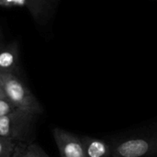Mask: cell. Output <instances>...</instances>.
<instances>
[{"label":"cell","mask_w":157,"mask_h":157,"mask_svg":"<svg viewBox=\"0 0 157 157\" xmlns=\"http://www.w3.org/2000/svg\"><path fill=\"white\" fill-rule=\"evenodd\" d=\"M0 81L3 96L16 109L37 116L42 113L41 105L17 74L0 73Z\"/></svg>","instance_id":"cell-1"},{"label":"cell","mask_w":157,"mask_h":157,"mask_svg":"<svg viewBox=\"0 0 157 157\" xmlns=\"http://www.w3.org/2000/svg\"><path fill=\"white\" fill-rule=\"evenodd\" d=\"M37 115L15 109L0 118V136L17 144H30Z\"/></svg>","instance_id":"cell-2"},{"label":"cell","mask_w":157,"mask_h":157,"mask_svg":"<svg viewBox=\"0 0 157 157\" xmlns=\"http://www.w3.org/2000/svg\"><path fill=\"white\" fill-rule=\"evenodd\" d=\"M157 155V136L130 137L112 147V157H152Z\"/></svg>","instance_id":"cell-3"},{"label":"cell","mask_w":157,"mask_h":157,"mask_svg":"<svg viewBox=\"0 0 157 157\" xmlns=\"http://www.w3.org/2000/svg\"><path fill=\"white\" fill-rule=\"evenodd\" d=\"M52 135L61 157H86L81 136L61 128H55Z\"/></svg>","instance_id":"cell-4"},{"label":"cell","mask_w":157,"mask_h":157,"mask_svg":"<svg viewBox=\"0 0 157 157\" xmlns=\"http://www.w3.org/2000/svg\"><path fill=\"white\" fill-rule=\"evenodd\" d=\"M18 45L16 42L0 46V73L17 74L18 71Z\"/></svg>","instance_id":"cell-5"},{"label":"cell","mask_w":157,"mask_h":157,"mask_svg":"<svg viewBox=\"0 0 157 157\" xmlns=\"http://www.w3.org/2000/svg\"><path fill=\"white\" fill-rule=\"evenodd\" d=\"M86 157H112V147L104 140L87 135L81 136Z\"/></svg>","instance_id":"cell-6"},{"label":"cell","mask_w":157,"mask_h":157,"mask_svg":"<svg viewBox=\"0 0 157 157\" xmlns=\"http://www.w3.org/2000/svg\"><path fill=\"white\" fill-rule=\"evenodd\" d=\"M24 6L38 23L43 24L51 14L52 2L50 0H23Z\"/></svg>","instance_id":"cell-7"},{"label":"cell","mask_w":157,"mask_h":157,"mask_svg":"<svg viewBox=\"0 0 157 157\" xmlns=\"http://www.w3.org/2000/svg\"><path fill=\"white\" fill-rule=\"evenodd\" d=\"M16 155L17 157H50L40 146L32 143L20 144Z\"/></svg>","instance_id":"cell-8"},{"label":"cell","mask_w":157,"mask_h":157,"mask_svg":"<svg viewBox=\"0 0 157 157\" xmlns=\"http://www.w3.org/2000/svg\"><path fill=\"white\" fill-rule=\"evenodd\" d=\"M20 144L0 136V157H14Z\"/></svg>","instance_id":"cell-9"},{"label":"cell","mask_w":157,"mask_h":157,"mask_svg":"<svg viewBox=\"0 0 157 157\" xmlns=\"http://www.w3.org/2000/svg\"><path fill=\"white\" fill-rule=\"evenodd\" d=\"M17 109L5 97H0V118Z\"/></svg>","instance_id":"cell-10"},{"label":"cell","mask_w":157,"mask_h":157,"mask_svg":"<svg viewBox=\"0 0 157 157\" xmlns=\"http://www.w3.org/2000/svg\"><path fill=\"white\" fill-rule=\"evenodd\" d=\"M0 6L3 7L24 6V1L23 0H0Z\"/></svg>","instance_id":"cell-11"},{"label":"cell","mask_w":157,"mask_h":157,"mask_svg":"<svg viewBox=\"0 0 157 157\" xmlns=\"http://www.w3.org/2000/svg\"><path fill=\"white\" fill-rule=\"evenodd\" d=\"M0 97H4L3 92H2V88H1V81H0Z\"/></svg>","instance_id":"cell-12"},{"label":"cell","mask_w":157,"mask_h":157,"mask_svg":"<svg viewBox=\"0 0 157 157\" xmlns=\"http://www.w3.org/2000/svg\"><path fill=\"white\" fill-rule=\"evenodd\" d=\"M51 2H52V3H55L56 1H58V0H50Z\"/></svg>","instance_id":"cell-13"},{"label":"cell","mask_w":157,"mask_h":157,"mask_svg":"<svg viewBox=\"0 0 157 157\" xmlns=\"http://www.w3.org/2000/svg\"><path fill=\"white\" fill-rule=\"evenodd\" d=\"M14 157H17V155H15V156Z\"/></svg>","instance_id":"cell-14"},{"label":"cell","mask_w":157,"mask_h":157,"mask_svg":"<svg viewBox=\"0 0 157 157\" xmlns=\"http://www.w3.org/2000/svg\"><path fill=\"white\" fill-rule=\"evenodd\" d=\"M1 45H2V43H1V42H0V46H1Z\"/></svg>","instance_id":"cell-15"}]
</instances>
